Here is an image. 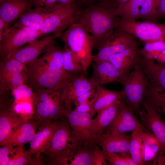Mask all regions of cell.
I'll use <instances>...</instances> for the list:
<instances>
[{
    "mask_svg": "<svg viewBox=\"0 0 165 165\" xmlns=\"http://www.w3.org/2000/svg\"><path fill=\"white\" fill-rule=\"evenodd\" d=\"M62 65L64 70L75 75L84 74V68L79 60L70 50L64 47L62 54Z\"/></svg>",
    "mask_w": 165,
    "mask_h": 165,
    "instance_id": "4dcf8cb0",
    "label": "cell"
},
{
    "mask_svg": "<svg viewBox=\"0 0 165 165\" xmlns=\"http://www.w3.org/2000/svg\"><path fill=\"white\" fill-rule=\"evenodd\" d=\"M105 156L97 145L94 149V165H107Z\"/></svg>",
    "mask_w": 165,
    "mask_h": 165,
    "instance_id": "60d3db41",
    "label": "cell"
},
{
    "mask_svg": "<svg viewBox=\"0 0 165 165\" xmlns=\"http://www.w3.org/2000/svg\"><path fill=\"white\" fill-rule=\"evenodd\" d=\"M144 0H129L120 7L115 9V13L123 19L135 20L139 18L140 11Z\"/></svg>",
    "mask_w": 165,
    "mask_h": 165,
    "instance_id": "1f68e13d",
    "label": "cell"
},
{
    "mask_svg": "<svg viewBox=\"0 0 165 165\" xmlns=\"http://www.w3.org/2000/svg\"><path fill=\"white\" fill-rule=\"evenodd\" d=\"M116 8L110 3L90 4L81 10L78 21L92 36L97 49L116 27L118 20Z\"/></svg>",
    "mask_w": 165,
    "mask_h": 165,
    "instance_id": "6da1fadb",
    "label": "cell"
},
{
    "mask_svg": "<svg viewBox=\"0 0 165 165\" xmlns=\"http://www.w3.org/2000/svg\"><path fill=\"white\" fill-rule=\"evenodd\" d=\"M95 141L102 148L104 155L108 153L130 154L131 135L126 133L107 132L97 134Z\"/></svg>",
    "mask_w": 165,
    "mask_h": 165,
    "instance_id": "2e32d148",
    "label": "cell"
},
{
    "mask_svg": "<svg viewBox=\"0 0 165 165\" xmlns=\"http://www.w3.org/2000/svg\"><path fill=\"white\" fill-rule=\"evenodd\" d=\"M60 37V35L55 34L45 36L41 39L19 48L10 57H13L26 65L31 63L38 59L49 44Z\"/></svg>",
    "mask_w": 165,
    "mask_h": 165,
    "instance_id": "ac0fdd59",
    "label": "cell"
},
{
    "mask_svg": "<svg viewBox=\"0 0 165 165\" xmlns=\"http://www.w3.org/2000/svg\"><path fill=\"white\" fill-rule=\"evenodd\" d=\"M72 151V129L64 116L59 119L49 146L41 154V159L45 164V162L49 165H67Z\"/></svg>",
    "mask_w": 165,
    "mask_h": 165,
    "instance_id": "277c9868",
    "label": "cell"
},
{
    "mask_svg": "<svg viewBox=\"0 0 165 165\" xmlns=\"http://www.w3.org/2000/svg\"><path fill=\"white\" fill-rule=\"evenodd\" d=\"M52 8L36 6L35 9H31L22 15L18 21L11 28L18 29L30 27L40 30Z\"/></svg>",
    "mask_w": 165,
    "mask_h": 165,
    "instance_id": "cb8c5ba5",
    "label": "cell"
},
{
    "mask_svg": "<svg viewBox=\"0 0 165 165\" xmlns=\"http://www.w3.org/2000/svg\"><path fill=\"white\" fill-rule=\"evenodd\" d=\"M15 149V147L10 144L4 145L0 148V165H7Z\"/></svg>",
    "mask_w": 165,
    "mask_h": 165,
    "instance_id": "ab89813d",
    "label": "cell"
},
{
    "mask_svg": "<svg viewBox=\"0 0 165 165\" xmlns=\"http://www.w3.org/2000/svg\"><path fill=\"white\" fill-rule=\"evenodd\" d=\"M143 156L144 163L153 161L160 150V144L158 140L152 132L144 131L142 135Z\"/></svg>",
    "mask_w": 165,
    "mask_h": 165,
    "instance_id": "4316f807",
    "label": "cell"
},
{
    "mask_svg": "<svg viewBox=\"0 0 165 165\" xmlns=\"http://www.w3.org/2000/svg\"><path fill=\"white\" fill-rule=\"evenodd\" d=\"M76 0H57L58 3L63 5H69L75 2Z\"/></svg>",
    "mask_w": 165,
    "mask_h": 165,
    "instance_id": "f907efd6",
    "label": "cell"
},
{
    "mask_svg": "<svg viewBox=\"0 0 165 165\" xmlns=\"http://www.w3.org/2000/svg\"><path fill=\"white\" fill-rule=\"evenodd\" d=\"M122 100H117L101 110L96 117L93 119V126L97 134L103 133L112 122Z\"/></svg>",
    "mask_w": 165,
    "mask_h": 165,
    "instance_id": "484cf974",
    "label": "cell"
},
{
    "mask_svg": "<svg viewBox=\"0 0 165 165\" xmlns=\"http://www.w3.org/2000/svg\"><path fill=\"white\" fill-rule=\"evenodd\" d=\"M165 48V42L155 41L146 42L144 47L138 51L143 58L147 60L154 61Z\"/></svg>",
    "mask_w": 165,
    "mask_h": 165,
    "instance_id": "836d02e7",
    "label": "cell"
},
{
    "mask_svg": "<svg viewBox=\"0 0 165 165\" xmlns=\"http://www.w3.org/2000/svg\"><path fill=\"white\" fill-rule=\"evenodd\" d=\"M74 110L79 112L89 113L90 110V100H89L84 103L76 106Z\"/></svg>",
    "mask_w": 165,
    "mask_h": 165,
    "instance_id": "ee69618b",
    "label": "cell"
},
{
    "mask_svg": "<svg viewBox=\"0 0 165 165\" xmlns=\"http://www.w3.org/2000/svg\"><path fill=\"white\" fill-rule=\"evenodd\" d=\"M133 110L127 104L121 101L116 115L106 128L107 132L123 133L143 128L137 120Z\"/></svg>",
    "mask_w": 165,
    "mask_h": 165,
    "instance_id": "9a60e30c",
    "label": "cell"
},
{
    "mask_svg": "<svg viewBox=\"0 0 165 165\" xmlns=\"http://www.w3.org/2000/svg\"><path fill=\"white\" fill-rule=\"evenodd\" d=\"M118 29L114 30L102 42L97 49V53L93 56V59L96 62L108 61L112 56L120 52L134 43L132 40Z\"/></svg>",
    "mask_w": 165,
    "mask_h": 165,
    "instance_id": "5bb4252c",
    "label": "cell"
},
{
    "mask_svg": "<svg viewBox=\"0 0 165 165\" xmlns=\"http://www.w3.org/2000/svg\"><path fill=\"white\" fill-rule=\"evenodd\" d=\"M116 27L132 34L146 42H165V24L149 22H137L122 19L118 20Z\"/></svg>",
    "mask_w": 165,
    "mask_h": 165,
    "instance_id": "9c48e42d",
    "label": "cell"
},
{
    "mask_svg": "<svg viewBox=\"0 0 165 165\" xmlns=\"http://www.w3.org/2000/svg\"><path fill=\"white\" fill-rule=\"evenodd\" d=\"M31 0H0V18L4 22L6 28L15 20L31 9Z\"/></svg>",
    "mask_w": 165,
    "mask_h": 165,
    "instance_id": "ffe728a7",
    "label": "cell"
},
{
    "mask_svg": "<svg viewBox=\"0 0 165 165\" xmlns=\"http://www.w3.org/2000/svg\"><path fill=\"white\" fill-rule=\"evenodd\" d=\"M160 0H144L140 10L139 17L149 18L158 16Z\"/></svg>",
    "mask_w": 165,
    "mask_h": 165,
    "instance_id": "8d00e7d4",
    "label": "cell"
},
{
    "mask_svg": "<svg viewBox=\"0 0 165 165\" xmlns=\"http://www.w3.org/2000/svg\"><path fill=\"white\" fill-rule=\"evenodd\" d=\"M64 116L72 129L73 150L89 147H94L97 134L93 124V119L88 113L81 112L72 110V107L64 108Z\"/></svg>",
    "mask_w": 165,
    "mask_h": 165,
    "instance_id": "8992f818",
    "label": "cell"
},
{
    "mask_svg": "<svg viewBox=\"0 0 165 165\" xmlns=\"http://www.w3.org/2000/svg\"><path fill=\"white\" fill-rule=\"evenodd\" d=\"M111 0H90L88 5L99 3L110 2Z\"/></svg>",
    "mask_w": 165,
    "mask_h": 165,
    "instance_id": "681fc988",
    "label": "cell"
},
{
    "mask_svg": "<svg viewBox=\"0 0 165 165\" xmlns=\"http://www.w3.org/2000/svg\"><path fill=\"white\" fill-rule=\"evenodd\" d=\"M93 97L90 99V110L89 113L91 117L102 109L115 101L125 98L123 90L116 91L105 88L101 86L96 88Z\"/></svg>",
    "mask_w": 165,
    "mask_h": 165,
    "instance_id": "7402d4cb",
    "label": "cell"
},
{
    "mask_svg": "<svg viewBox=\"0 0 165 165\" xmlns=\"http://www.w3.org/2000/svg\"><path fill=\"white\" fill-rule=\"evenodd\" d=\"M138 51L134 44L123 51L111 56L108 61L126 74L138 63Z\"/></svg>",
    "mask_w": 165,
    "mask_h": 165,
    "instance_id": "d4e9b609",
    "label": "cell"
},
{
    "mask_svg": "<svg viewBox=\"0 0 165 165\" xmlns=\"http://www.w3.org/2000/svg\"><path fill=\"white\" fill-rule=\"evenodd\" d=\"M144 101L159 113L165 112V92L157 94L148 97Z\"/></svg>",
    "mask_w": 165,
    "mask_h": 165,
    "instance_id": "f35d334b",
    "label": "cell"
},
{
    "mask_svg": "<svg viewBox=\"0 0 165 165\" xmlns=\"http://www.w3.org/2000/svg\"><path fill=\"white\" fill-rule=\"evenodd\" d=\"M163 114L165 115V112Z\"/></svg>",
    "mask_w": 165,
    "mask_h": 165,
    "instance_id": "db71d44e",
    "label": "cell"
},
{
    "mask_svg": "<svg viewBox=\"0 0 165 165\" xmlns=\"http://www.w3.org/2000/svg\"><path fill=\"white\" fill-rule=\"evenodd\" d=\"M81 10L75 2L69 5L57 3L52 8L40 30L42 35L53 33L61 36L66 28L78 22Z\"/></svg>",
    "mask_w": 165,
    "mask_h": 165,
    "instance_id": "52a82bcc",
    "label": "cell"
},
{
    "mask_svg": "<svg viewBox=\"0 0 165 165\" xmlns=\"http://www.w3.org/2000/svg\"><path fill=\"white\" fill-rule=\"evenodd\" d=\"M119 83L123 86L126 103L134 112L138 113L143 100L147 82L138 62L133 70L124 75Z\"/></svg>",
    "mask_w": 165,
    "mask_h": 165,
    "instance_id": "ba28073f",
    "label": "cell"
},
{
    "mask_svg": "<svg viewBox=\"0 0 165 165\" xmlns=\"http://www.w3.org/2000/svg\"><path fill=\"white\" fill-rule=\"evenodd\" d=\"M62 51L60 47L56 45L54 41L46 47L43 51L44 54L38 59L48 66L63 69Z\"/></svg>",
    "mask_w": 165,
    "mask_h": 165,
    "instance_id": "f1b7e54d",
    "label": "cell"
},
{
    "mask_svg": "<svg viewBox=\"0 0 165 165\" xmlns=\"http://www.w3.org/2000/svg\"><path fill=\"white\" fill-rule=\"evenodd\" d=\"M129 0H111V3L116 8L121 7Z\"/></svg>",
    "mask_w": 165,
    "mask_h": 165,
    "instance_id": "7dc6e473",
    "label": "cell"
},
{
    "mask_svg": "<svg viewBox=\"0 0 165 165\" xmlns=\"http://www.w3.org/2000/svg\"><path fill=\"white\" fill-rule=\"evenodd\" d=\"M105 160L112 165H137L130 154L108 153L104 155Z\"/></svg>",
    "mask_w": 165,
    "mask_h": 165,
    "instance_id": "d590c367",
    "label": "cell"
},
{
    "mask_svg": "<svg viewBox=\"0 0 165 165\" xmlns=\"http://www.w3.org/2000/svg\"><path fill=\"white\" fill-rule=\"evenodd\" d=\"M64 88L38 89L33 90L31 100L34 113L32 118L40 126L64 116L62 98Z\"/></svg>",
    "mask_w": 165,
    "mask_h": 165,
    "instance_id": "3957f363",
    "label": "cell"
},
{
    "mask_svg": "<svg viewBox=\"0 0 165 165\" xmlns=\"http://www.w3.org/2000/svg\"><path fill=\"white\" fill-rule=\"evenodd\" d=\"M65 47L71 51L79 60L84 68V74L93 59L92 49L94 42L92 36L83 25L77 22L72 24L60 37Z\"/></svg>",
    "mask_w": 165,
    "mask_h": 165,
    "instance_id": "5b68a950",
    "label": "cell"
},
{
    "mask_svg": "<svg viewBox=\"0 0 165 165\" xmlns=\"http://www.w3.org/2000/svg\"><path fill=\"white\" fill-rule=\"evenodd\" d=\"M27 99L15 100L11 107L17 114L28 121L33 117L34 112L31 100Z\"/></svg>",
    "mask_w": 165,
    "mask_h": 165,
    "instance_id": "e575fe53",
    "label": "cell"
},
{
    "mask_svg": "<svg viewBox=\"0 0 165 165\" xmlns=\"http://www.w3.org/2000/svg\"><path fill=\"white\" fill-rule=\"evenodd\" d=\"M59 119L39 127L32 140L30 146L26 151L30 164H43L41 154L49 146L53 136Z\"/></svg>",
    "mask_w": 165,
    "mask_h": 165,
    "instance_id": "7c38bea8",
    "label": "cell"
},
{
    "mask_svg": "<svg viewBox=\"0 0 165 165\" xmlns=\"http://www.w3.org/2000/svg\"><path fill=\"white\" fill-rule=\"evenodd\" d=\"M90 0H79V2L82 3L86 4L88 5L90 2Z\"/></svg>",
    "mask_w": 165,
    "mask_h": 165,
    "instance_id": "816d5d0a",
    "label": "cell"
},
{
    "mask_svg": "<svg viewBox=\"0 0 165 165\" xmlns=\"http://www.w3.org/2000/svg\"><path fill=\"white\" fill-rule=\"evenodd\" d=\"M85 74L77 77L68 83L64 88L62 98L64 106H71L76 99L85 92L96 89L90 78Z\"/></svg>",
    "mask_w": 165,
    "mask_h": 165,
    "instance_id": "44dd1931",
    "label": "cell"
},
{
    "mask_svg": "<svg viewBox=\"0 0 165 165\" xmlns=\"http://www.w3.org/2000/svg\"><path fill=\"white\" fill-rule=\"evenodd\" d=\"M26 67V64L12 57L1 59L0 77L22 73L25 70Z\"/></svg>",
    "mask_w": 165,
    "mask_h": 165,
    "instance_id": "d6a6232c",
    "label": "cell"
},
{
    "mask_svg": "<svg viewBox=\"0 0 165 165\" xmlns=\"http://www.w3.org/2000/svg\"><path fill=\"white\" fill-rule=\"evenodd\" d=\"M162 54H165V48L160 53Z\"/></svg>",
    "mask_w": 165,
    "mask_h": 165,
    "instance_id": "f5cc1de1",
    "label": "cell"
},
{
    "mask_svg": "<svg viewBox=\"0 0 165 165\" xmlns=\"http://www.w3.org/2000/svg\"><path fill=\"white\" fill-rule=\"evenodd\" d=\"M24 145L15 147L7 165H25L30 164L28 156L24 149Z\"/></svg>",
    "mask_w": 165,
    "mask_h": 165,
    "instance_id": "74e56055",
    "label": "cell"
},
{
    "mask_svg": "<svg viewBox=\"0 0 165 165\" xmlns=\"http://www.w3.org/2000/svg\"><path fill=\"white\" fill-rule=\"evenodd\" d=\"M95 147H85L72 151L67 159V165H94Z\"/></svg>",
    "mask_w": 165,
    "mask_h": 165,
    "instance_id": "f546056e",
    "label": "cell"
},
{
    "mask_svg": "<svg viewBox=\"0 0 165 165\" xmlns=\"http://www.w3.org/2000/svg\"><path fill=\"white\" fill-rule=\"evenodd\" d=\"M138 113L141 124L146 130L152 133L160 144V148L157 156L160 157L165 153V122L160 113L144 100Z\"/></svg>",
    "mask_w": 165,
    "mask_h": 165,
    "instance_id": "8fae6325",
    "label": "cell"
},
{
    "mask_svg": "<svg viewBox=\"0 0 165 165\" xmlns=\"http://www.w3.org/2000/svg\"><path fill=\"white\" fill-rule=\"evenodd\" d=\"M158 16L165 15V0H161L158 10Z\"/></svg>",
    "mask_w": 165,
    "mask_h": 165,
    "instance_id": "f6af8a7d",
    "label": "cell"
},
{
    "mask_svg": "<svg viewBox=\"0 0 165 165\" xmlns=\"http://www.w3.org/2000/svg\"><path fill=\"white\" fill-rule=\"evenodd\" d=\"M95 90L94 89L84 93L76 99L73 104L76 106L89 100L93 97Z\"/></svg>",
    "mask_w": 165,
    "mask_h": 165,
    "instance_id": "b9f144b4",
    "label": "cell"
},
{
    "mask_svg": "<svg viewBox=\"0 0 165 165\" xmlns=\"http://www.w3.org/2000/svg\"><path fill=\"white\" fill-rule=\"evenodd\" d=\"M138 64L146 77L147 86L144 97L161 93L165 90V64L138 59Z\"/></svg>",
    "mask_w": 165,
    "mask_h": 165,
    "instance_id": "4fadbf2b",
    "label": "cell"
},
{
    "mask_svg": "<svg viewBox=\"0 0 165 165\" xmlns=\"http://www.w3.org/2000/svg\"><path fill=\"white\" fill-rule=\"evenodd\" d=\"M42 35L40 30L31 28H9L0 41L1 59L10 57L21 46L36 40Z\"/></svg>",
    "mask_w": 165,
    "mask_h": 165,
    "instance_id": "30bf717a",
    "label": "cell"
},
{
    "mask_svg": "<svg viewBox=\"0 0 165 165\" xmlns=\"http://www.w3.org/2000/svg\"><path fill=\"white\" fill-rule=\"evenodd\" d=\"M39 127L36 120L31 119L7 137L0 144L1 146L10 144L16 147L30 143Z\"/></svg>",
    "mask_w": 165,
    "mask_h": 165,
    "instance_id": "603a6c76",
    "label": "cell"
},
{
    "mask_svg": "<svg viewBox=\"0 0 165 165\" xmlns=\"http://www.w3.org/2000/svg\"><path fill=\"white\" fill-rule=\"evenodd\" d=\"M23 73L26 77V83L33 90L38 89H63L68 83L80 75L48 66L38 59L26 65Z\"/></svg>",
    "mask_w": 165,
    "mask_h": 165,
    "instance_id": "7a4b0ae2",
    "label": "cell"
},
{
    "mask_svg": "<svg viewBox=\"0 0 165 165\" xmlns=\"http://www.w3.org/2000/svg\"><path fill=\"white\" fill-rule=\"evenodd\" d=\"M7 96L0 97V144L27 121L13 110Z\"/></svg>",
    "mask_w": 165,
    "mask_h": 165,
    "instance_id": "e0dca14e",
    "label": "cell"
},
{
    "mask_svg": "<svg viewBox=\"0 0 165 165\" xmlns=\"http://www.w3.org/2000/svg\"><path fill=\"white\" fill-rule=\"evenodd\" d=\"M36 6L51 8L55 5L57 0H31Z\"/></svg>",
    "mask_w": 165,
    "mask_h": 165,
    "instance_id": "7bdbcfd3",
    "label": "cell"
},
{
    "mask_svg": "<svg viewBox=\"0 0 165 165\" xmlns=\"http://www.w3.org/2000/svg\"><path fill=\"white\" fill-rule=\"evenodd\" d=\"M92 77L90 78L96 88L111 82H119L126 74L114 66L108 60L96 62L93 65Z\"/></svg>",
    "mask_w": 165,
    "mask_h": 165,
    "instance_id": "d6986e66",
    "label": "cell"
},
{
    "mask_svg": "<svg viewBox=\"0 0 165 165\" xmlns=\"http://www.w3.org/2000/svg\"><path fill=\"white\" fill-rule=\"evenodd\" d=\"M147 131L143 127L138 129L132 132L129 152L131 157L137 165L144 164L142 135L144 131Z\"/></svg>",
    "mask_w": 165,
    "mask_h": 165,
    "instance_id": "83f0119b",
    "label": "cell"
},
{
    "mask_svg": "<svg viewBox=\"0 0 165 165\" xmlns=\"http://www.w3.org/2000/svg\"><path fill=\"white\" fill-rule=\"evenodd\" d=\"M156 60L158 63L165 64V54H160Z\"/></svg>",
    "mask_w": 165,
    "mask_h": 165,
    "instance_id": "c3c4849f",
    "label": "cell"
},
{
    "mask_svg": "<svg viewBox=\"0 0 165 165\" xmlns=\"http://www.w3.org/2000/svg\"><path fill=\"white\" fill-rule=\"evenodd\" d=\"M153 161V165H165V155L160 157L156 156Z\"/></svg>",
    "mask_w": 165,
    "mask_h": 165,
    "instance_id": "bcb514c9",
    "label": "cell"
}]
</instances>
